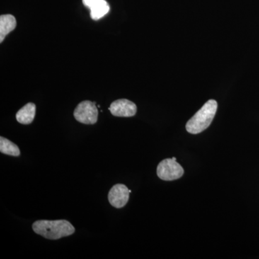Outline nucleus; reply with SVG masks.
<instances>
[{"label": "nucleus", "mask_w": 259, "mask_h": 259, "mask_svg": "<svg viewBox=\"0 0 259 259\" xmlns=\"http://www.w3.org/2000/svg\"><path fill=\"white\" fill-rule=\"evenodd\" d=\"M0 152L15 157L20 155V148L18 146L3 136L0 137Z\"/></svg>", "instance_id": "9d476101"}, {"label": "nucleus", "mask_w": 259, "mask_h": 259, "mask_svg": "<svg viewBox=\"0 0 259 259\" xmlns=\"http://www.w3.org/2000/svg\"><path fill=\"white\" fill-rule=\"evenodd\" d=\"M109 110L116 117H130L136 115L137 106L128 100L120 99L112 102Z\"/></svg>", "instance_id": "423d86ee"}, {"label": "nucleus", "mask_w": 259, "mask_h": 259, "mask_svg": "<svg viewBox=\"0 0 259 259\" xmlns=\"http://www.w3.org/2000/svg\"><path fill=\"white\" fill-rule=\"evenodd\" d=\"M132 191L128 190L125 185L122 184L114 185L109 192V202L115 208H122L128 202L130 193Z\"/></svg>", "instance_id": "39448f33"}, {"label": "nucleus", "mask_w": 259, "mask_h": 259, "mask_svg": "<svg viewBox=\"0 0 259 259\" xmlns=\"http://www.w3.org/2000/svg\"><path fill=\"white\" fill-rule=\"evenodd\" d=\"M157 175L163 181L176 180L183 176L184 168L177 163L176 158H166L158 165Z\"/></svg>", "instance_id": "7ed1b4c3"}, {"label": "nucleus", "mask_w": 259, "mask_h": 259, "mask_svg": "<svg viewBox=\"0 0 259 259\" xmlns=\"http://www.w3.org/2000/svg\"><path fill=\"white\" fill-rule=\"evenodd\" d=\"M83 4L90 10V16L94 20L103 18L110 11L106 0H82Z\"/></svg>", "instance_id": "0eeeda50"}, {"label": "nucleus", "mask_w": 259, "mask_h": 259, "mask_svg": "<svg viewBox=\"0 0 259 259\" xmlns=\"http://www.w3.org/2000/svg\"><path fill=\"white\" fill-rule=\"evenodd\" d=\"M32 228L36 234L49 240L61 239L71 236L75 232L74 227L66 220L37 221L32 224Z\"/></svg>", "instance_id": "f257e3e1"}, {"label": "nucleus", "mask_w": 259, "mask_h": 259, "mask_svg": "<svg viewBox=\"0 0 259 259\" xmlns=\"http://www.w3.org/2000/svg\"><path fill=\"white\" fill-rule=\"evenodd\" d=\"M218 110V102L209 100L187 122L186 130L191 134H198L207 128L212 123Z\"/></svg>", "instance_id": "f03ea898"}, {"label": "nucleus", "mask_w": 259, "mask_h": 259, "mask_svg": "<svg viewBox=\"0 0 259 259\" xmlns=\"http://www.w3.org/2000/svg\"><path fill=\"white\" fill-rule=\"evenodd\" d=\"M74 116L75 119L81 123L94 125L98 120L96 103L89 100L80 102L74 110Z\"/></svg>", "instance_id": "20e7f679"}, {"label": "nucleus", "mask_w": 259, "mask_h": 259, "mask_svg": "<svg viewBox=\"0 0 259 259\" xmlns=\"http://www.w3.org/2000/svg\"><path fill=\"white\" fill-rule=\"evenodd\" d=\"M36 106L32 102H29L22 107L16 114V120L23 125H29L32 123L35 118Z\"/></svg>", "instance_id": "6e6552de"}, {"label": "nucleus", "mask_w": 259, "mask_h": 259, "mask_svg": "<svg viewBox=\"0 0 259 259\" xmlns=\"http://www.w3.org/2000/svg\"><path fill=\"white\" fill-rule=\"evenodd\" d=\"M16 19L12 15H2L0 17V42H3L7 35L16 28Z\"/></svg>", "instance_id": "1a4fd4ad"}]
</instances>
